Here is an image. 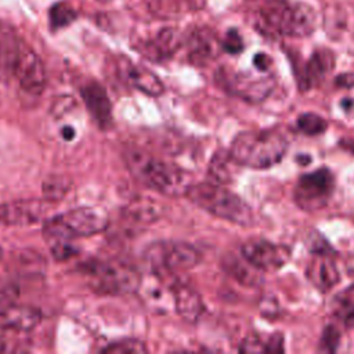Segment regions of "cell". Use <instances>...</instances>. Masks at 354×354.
Masks as SVG:
<instances>
[{
  "label": "cell",
  "instance_id": "obj_29",
  "mask_svg": "<svg viewBox=\"0 0 354 354\" xmlns=\"http://www.w3.org/2000/svg\"><path fill=\"white\" fill-rule=\"evenodd\" d=\"M264 351H283V339L281 333H274L271 335L266 342H264Z\"/></svg>",
  "mask_w": 354,
  "mask_h": 354
},
{
  "label": "cell",
  "instance_id": "obj_13",
  "mask_svg": "<svg viewBox=\"0 0 354 354\" xmlns=\"http://www.w3.org/2000/svg\"><path fill=\"white\" fill-rule=\"evenodd\" d=\"M82 97L95 123L106 129L112 122V106L105 88L98 82H90L83 87Z\"/></svg>",
  "mask_w": 354,
  "mask_h": 354
},
{
  "label": "cell",
  "instance_id": "obj_27",
  "mask_svg": "<svg viewBox=\"0 0 354 354\" xmlns=\"http://www.w3.org/2000/svg\"><path fill=\"white\" fill-rule=\"evenodd\" d=\"M339 340H340V333L335 326H326L322 332V337H321V346L324 350L326 351H335L339 346Z\"/></svg>",
  "mask_w": 354,
  "mask_h": 354
},
{
  "label": "cell",
  "instance_id": "obj_23",
  "mask_svg": "<svg viewBox=\"0 0 354 354\" xmlns=\"http://www.w3.org/2000/svg\"><path fill=\"white\" fill-rule=\"evenodd\" d=\"M71 188V181L64 176H50L43 183V195L47 201H59Z\"/></svg>",
  "mask_w": 354,
  "mask_h": 354
},
{
  "label": "cell",
  "instance_id": "obj_28",
  "mask_svg": "<svg viewBox=\"0 0 354 354\" xmlns=\"http://www.w3.org/2000/svg\"><path fill=\"white\" fill-rule=\"evenodd\" d=\"M223 48L230 53V54H238L242 51L243 48V41L241 39V36L238 35V32L235 30H230L223 41Z\"/></svg>",
  "mask_w": 354,
  "mask_h": 354
},
{
  "label": "cell",
  "instance_id": "obj_25",
  "mask_svg": "<svg viewBox=\"0 0 354 354\" xmlns=\"http://www.w3.org/2000/svg\"><path fill=\"white\" fill-rule=\"evenodd\" d=\"M76 18V11L66 3H58L50 10V24L54 29L69 25Z\"/></svg>",
  "mask_w": 354,
  "mask_h": 354
},
{
  "label": "cell",
  "instance_id": "obj_4",
  "mask_svg": "<svg viewBox=\"0 0 354 354\" xmlns=\"http://www.w3.org/2000/svg\"><path fill=\"white\" fill-rule=\"evenodd\" d=\"M108 227V217L93 207H77L48 218L43 227L44 236L54 242L90 236Z\"/></svg>",
  "mask_w": 354,
  "mask_h": 354
},
{
  "label": "cell",
  "instance_id": "obj_21",
  "mask_svg": "<svg viewBox=\"0 0 354 354\" xmlns=\"http://www.w3.org/2000/svg\"><path fill=\"white\" fill-rule=\"evenodd\" d=\"M224 268L228 274H231L236 281L243 285H256L259 279V274L254 266H252L246 259L241 260L235 256H227L224 260Z\"/></svg>",
  "mask_w": 354,
  "mask_h": 354
},
{
  "label": "cell",
  "instance_id": "obj_2",
  "mask_svg": "<svg viewBox=\"0 0 354 354\" xmlns=\"http://www.w3.org/2000/svg\"><path fill=\"white\" fill-rule=\"evenodd\" d=\"M286 148L288 141L278 131H243L234 138L230 152L242 166L268 169L281 162Z\"/></svg>",
  "mask_w": 354,
  "mask_h": 354
},
{
  "label": "cell",
  "instance_id": "obj_18",
  "mask_svg": "<svg viewBox=\"0 0 354 354\" xmlns=\"http://www.w3.org/2000/svg\"><path fill=\"white\" fill-rule=\"evenodd\" d=\"M333 317L347 328H354V283L339 292L332 300Z\"/></svg>",
  "mask_w": 354,
  "mask_h": 354
},
{
  "label": "cell",
  "instance_id": "obj_7",
  "mask_svg": "<svg viewBox=\"0 0 354 354\" xmlns=\"http://www.w3.org/2000/svg\"><path fill=\"white\" fill-rule=\"evenodd\" d=\"M145 259L156 272L177 271L195 267L201 261V252L187 242L162 241L147 248Z\"/></svg>",
  "mask_w": 354,
  "mask_h": 354
},
{
  "label": "cell",
  "instance_id": "obj_5",
  "mask_svg": "<svg viewBox=\"0 0 354 354\" xmlns=\"http://www.w3.org/2000/svg\"><path fill=\"white\" fill-rule=\"evenodd\" d=\"M260 17L266 26L292 37L310 35L315 22L311 8L288 0H267L260 8Z\"/></svg>",
  "mask_w": 354,
  "mask_h": 354
},
{
  "label": "cell",
  "instance_id": "obj_24",
  "mask_svg": "<svg viewBox=\"0 0 354 354\" xmlns=\"http://www.w3.org/2000/svg\"><path fill=\"white\" fill-rule=\"evenodd\" d=\"M297 129L307 136H318L328 127L326 120L317 113H303L297 118Z\"/></svg>",
  "mask_w": 354,
  "mask_h": 354
},
{
  "label": "cell",
  "instance_id": "obj_3",
  "mask_svg": "<svg viewBox=\"0 0 354 354\" xmlns=\"http://www.w3.org/2000/svg\"><path fill=\"white\" fill-rule=\"evenodd\" d=\"M187 196L196 206L213 216L239 225H252L254 214L250 206L236 194L214 183L192 184Z\"/></svg>",
  "mask_w": 354,
  "mask_h": 354
},
{
  "label": "cell",
  "instance_id": "obj_20",
  "mask_svg": "<svg viewBox=\"0 0 354 354\" xmlns=\"http://www.w3.org/2000/svg\"><path fill=\"white\" fill-rule=\"evenodd\" d=\"M238 165L239 163L232 158L231 152L218 151L210 160L209 174L217 184H227L232 181Z\"/></svg>",
  "mask_w": 354,
  "mask_h": 354
},
{
  "label": "cell",
  "instance_id": "obj_31",
  "mask_svg": "<svg viewBox=\"0 0 354 354\" xmlns=\"http://www.w3.org/2000/svg\"><path fill=\"white\" fill-rule=\"evenodd\" d=\"M53 253H54L55 259H58V260H65V259L73 256L75 250H73L72 246L66 245L65 241H64V242H55V245H54V248H53Z\"/></svg>",
  "mask_w": 354,
  "mask_h": 354
},
{
  "label": "cell",
  "instance_id": "obj_10",
  "mask_svg": "<svg viewBox=\"0 0 354 354\" xmlns=\"http://www.w3.org/2000/svg\"><path fill=\"white\" fill-rule=\"evenodd\" d=\"M241 254L257 270L275 271L289 260V249L266 239H249L241 246Z\"/></svg>",
  "mask_w": 354,
  "mask_h": 354
},
{
  "label": "cell",
  "instance_id": "obj_9",
  "mask_svg": "<svg viewBox=\"0 0 354 354\" xmlns=\"http://www.w3.org/2000/svg\"><path fill=\"white\" fill-rule=\"evenodd\" d=\"M14 79L28 94L39 95L44 91L47 73L41 58L36 51L22 40L14 68Z\"/></svg>",
  "mask_w": 354,
  "mask_h": 354
},
{
  "label": "cell",
  "instance_id": "obj_35",
  "mask_svg": "<svg viewBox=\"0 0 354 354\" xmlns=\"http://www.w3.org/2000/svg\"><path fill=\"white\" fill-rule=\"evenodd\" d=\"M1 350H3V343L0 342V351H1Z\"/></svg>",
  "mask_w": 354,
  "mask_h": 354
},
{
  "label": "cell",
  "instance_id": "obj_22",
  "mask_svg": "<svg viewBox=\"0 0 354 354\" xmlns=\"http://www.w3.org/2000/svg\"><path fill=\"white\" fill-rule=\"evenodd\" d=\"M189 51L194 59L205 61L214 55V40L205 33H196L189 41Z\"/></svg>",
  "mask_w": 354,
  "mask_h": 354
},
{
  "label": "cell",
  "instance_id": "obj_26",
  "mask_svg": "<svg viewBox=\"0 0 354 354\" xmlns=\"http://www.w3.org/2000/svg\"><path fill=\"white\" fill-rule=\"evenodd\" d=\"M102 351L106 354H142L147 353V347L140 340L126 339L111 343Z\"/></svg>",
  "mask_w": 354,
  "mask_h": 354
},
{
  "label": "cell",
  "instance_id": "obj_8",
  "mask_svg": "<svg viewBox=\"0 0 354 354\" xmlns=\"http://www.w3.org/2000/svg\"><path fill=\"white\" fill-rule=\"evenodd\" d=\"M335 188V178L333 174L322 167L317 169L311 173L303 174L295 187V201L296 203L307 210L314 212L322 209L329 198L332 196Z\"/></svg>",
  "mask_w": 354,
  "mask_h": 354
},
{
  "label": "cell",
  "instance_id": "obj_17",
  "mask_svg": "<svg viewBox=\"0 0 354 354\" xmlns=\"http://www.w3.org/2000/svg\"><path fill=\"white\" fill-rule=\"evenodd\" d=\"M40 322V313L28 306H10L0 310V329L30 330Z\"/></svg>",
  "mask_w": 354,
  "mask_h": 354
},
{
  "label": "cell",
  "instance_id": "obj_6",
  "mask_svg": "<svg viewBox=\"0 0 354 354\" xmlns=\"http://www.w3.org/2000/svg\"><path fill=\"white\" fill-rule=\"evenodd\" d=\"M87 275L95 290L108 295L131 292L141 279L133 267L119 261H94L87 267Z\"/></svg>",
  "mask_w": 354,
  "mask_h": 354
},
{
  "label": "cell",
  "instance_id": "obj_34",
  "mask_svg": "<svg viewBox=\"0 0 354 354\" xmlns=\"http://www.w3.org/2000/svg\"><path fill=\"white\" fill-rule=\"evenodd\" d=\"M62 137H64L65 140H72V138L75 137V130H73L71 126H65V127L62 129Z\"/></svg>",
  "mask_w": 354,
  "mask_h": 354
},
{
  "label": "cell",
  "instance_id": "obj_16",
  "mask_svg": "<svg viewBox=\"0 0 354 354\" xmlns=\"http://www.w3.org/2000/svg\"><path fill=\"white\" fill-rule=\"evenodd\" d=\"M307 275L308 279L322 292H328L340 279L339 270L329 254H315L308 264Z\"/></svg>",
  "mask_w": 354,
  "mask_h": 354
},
{
  "label": "cell",
  "instance_id": "obj_32",
  "mask_svg": "<svg viewBox=\"0 0 354 354\" xmlns=\"http://www.w3.org/2000/svg\"><path fill=\"white\" fill-rule=\"evenodd\" d=\"M253 62L256 65V68L259 71H267L268 66H270V58L264 54H257L254 58H253Z\"/></svg>",
  "mask_w": 354,
  "mask_h": 354
},
{
  "label": "cell",
  "instance_id": "obj_15",
  "mask_svg": "<svg viewBox=\"0 0 354 354\" xmlns=\"http://www.w3.org/2000/svg\"><path fill=\"white\" fill-rule=\"evenodd\" d=\"M171 288L173 303L177 314L187 322H196L205 310L201 295L194 288L184 283H177Z\"/></svg>",
  "mask_w": 354,
  "mask_h": 354
},
{
  "label": "cell",
  "instance_id": "obj_30",
  "mask_svg": "<svg viewBox=\"0 0 354 354\" xmlns=\"http://www.w3.org/2000/svg\"><path fill=\"white\" fill-rule=\"evenodd\" d=\"M241 351H246V353H254V351H264V342H260L259 337L253 336V337H248L245 342H242Z\"/></svg>",
  "mask_w": 354,
  "mask_h": 354
},
{
  "label": "cell",
  "instance_id": "obj_14",
  "mask_svg": "<svg viewBox=\"0 0 354 354\" xmlns=\"http://www.w3.org/2000/svg\"><path fill=\"white\" fill-rule=\"evenodd\" d=\"M122 76L127 80L129 84L142 91L147 95H160L165 90L162 80L149 69L141 65H136L129 59H124L120 65Z\"/></svg>",
  "mask_w": 354,
  "mask_h": 354
},
{
  "label": "cell",
  "instance_id": "obj_11",
  "mask_svg": "<svg viewBox=\"0 0 354 354\" xmlns=\"http://www.w3.org/2000/svg\"><path fill=\"white\" fill-rule=\"evenodd\" d=\"M44 205L37 199H19L0 205V224L29 225L43 216Z\"/></svg>",
  "mask_w": 354,
  "mask_h": 354
},
{
  "label": "cell",
  "instance_id": "obj_12",
  "mask_svg": "<svg viewBox=\"0 0 354 354\" xmlns=\"http://www.w3.org/2000/svg\"><path fill=\"white\" fill-rule=\"evenodd\" d=\"M22 39L17 30L0 19V80L10 82L14 79V68L19 53Z\"/></svg>",
  "mask_w": 354,
  "mask_h": 354
},
{
  "label": "cell",
  "instance_id": "obj_19",
  "mask_svg": "<svg viewBox=\"0 0 354 354\" xmlns=\"http://www.w3.org/2000/svg\"><path fill=\"white\" fill-rule=\"evenodd\" d=\"M333 68V57L329 51L321 50L313 54L306 69H304V82L306 86L319 83Z\"/></svg>",
  "mask_w": 354,
  "mask_h": 354
},
{
  "label": "cell",
  "instance_id": "obj_33",
  "mask_svg": "<svg viewBox=\"0 0 354 354\" xmlns=\"http://www.w3.org/2000/svg\"><path fill=\"white\" fill-rule=\"evenodd\" d=\"M340 147L344 148L347 152L354 153V138H344L340 141Z\"/></svg>",
  "mask_w": 354,
  "mask_h": 354
},
{
  "label": "cell",
  "instance_id": "obj_1",
  "mask_svg": "<svg viewBox=\"0 0 354 354\" xmlns=\"http://www.w3.org/2000/svg\"><path fill=\"white\" fill-rule=\"evenodd\" d=\"M124 160L129 170L138 181L167 196L187 195L192 185L184 170H180L142 149H127Z\"/></svg>",
  "mask_w": 354,
  "mask_h": 354
}]
</instances>
